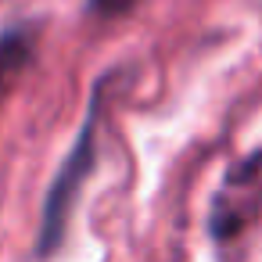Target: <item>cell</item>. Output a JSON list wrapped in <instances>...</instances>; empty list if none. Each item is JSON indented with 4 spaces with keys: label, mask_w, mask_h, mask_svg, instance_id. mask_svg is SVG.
Segmentation results:
<instances>
[{
    "label": "cell",
    "mask_w": 262,
    "mask_h": 262,
    "mask_svg": "<svg viewBox=\"0 0 262 262\" xmlns=\"http://www.w3.org/2000/svg\"><path fill=\"white\" fill-rule=\"evenodd\" d=\"M94 129H97V94H94V101H90L83 133H79L72 155L65 158V165H61V172L54 176V187H51V194H47L43 230H40V255H51V251L61 244V230H65L69 208H72L76 190H79V183H83V176L90 172V162H94Z\"/></svg>",
    "instance_id": "obj_1"
},
{
    "label": "cell",
    "mask_w": 262,
    "mask_h": 262,
    "mask_svg": "<svg viewBox=\"0 0 262 262\" xmlns=\"http://www.w3.org/2000/svg\"><path fill=\"white\" fill-rule=\"evenodd\" d=\"M258 205H262V155H251L226 176V198L215 205L212 230L219 237H233Z\"/></svg>",
    "instance_id": "obj_2"
},
{
    "label": "cell",
    "mask_w": 262,
    "mask_h": 262,
    "mask_svg": "<svg viewBox=\"0 0 262 262\" xmlns=\"http://www.w3.org/2000/svg\"><path fill=\"white\" fill-rule=\"evenodd\" d=\"M26 58H29V43H26L18 33H11V36L0 40V86H4V79H8Z\"/></svg>",
    "instance_id": "obj_3"
},
{
    "label": "cell",
    "mask_w": 262,
    "mask_h": 262,
    "mask_svg": "<svg viewBox=\"0 0 262 262\" xmlns=\"http://www.w3.org/2000/svg\"><path fill=\"white\" fill-rule=\"evenodd\" d=\"M90 4H94V11H101V15H122V11L133 8V0H90Z\"/></svg>",
    "instance_id": "obj_4"
}]
</instances>
